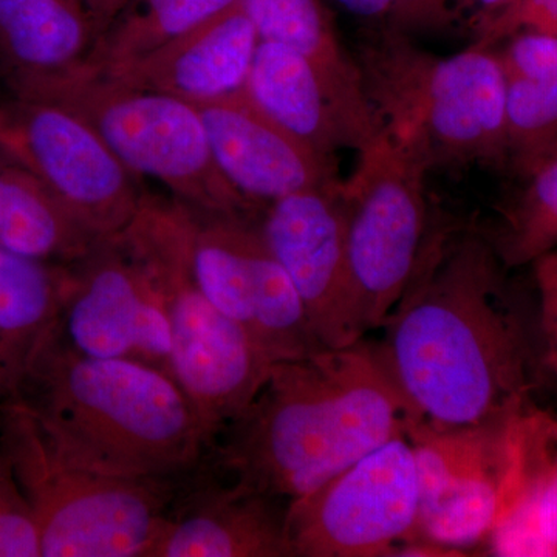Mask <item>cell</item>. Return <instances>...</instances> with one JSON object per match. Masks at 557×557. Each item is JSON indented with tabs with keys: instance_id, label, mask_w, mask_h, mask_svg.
Here are the masks:
<instances>
[{
	"instance_id": "cell-1",
	"label": "cell",
	"mask_w": 557,
	"mask_h": 557,
	"mask_svg": "<svg viewBox=\"0 0 557 557\" xmlns=\"http://www.w3.org/2000/svg\"><path fill=\"white\" fill-rule=\"evenodd\" d=\"M376 350L413 429L511 423L534 410L548 369L527 302L485 231L432 222Z\"/></svg>"
},
{
	"instance_id": "cell-2",
	"label": "cell",
	"mask_w": 557,
	"mask_h": 557,
	"mask_svg": "<svg viewBox=\"0 0 557 557\" xmlns=\"http://www.w3.org/2000/svg\"><path fill=\"white\" fill-rule=\"evenodd\" d=\"M408 429L376 344L361 339L274 362L201 463L242 491L292 502Z\"/></svg>"
},
{
	"instance_id": "cell-3",
	"label": "cell",
	"mask_w": 557,
	"mask_h": 557,
	"mask_svg": "<svg viewBox=\"0 0 557 557\" xmlns=\"http://www.w3.org/2000/svg\"><path fill=\"white\" fill-rule=\"evenodd\" d=\"M14 405L30 418L51 456L98 474L183 478L211 445L170 373L132 359L81 354L58 327Z\"/></svg>"
},
{
	"instance_id": "cell-4",
	"label": "cell",
	"mask_w": 557,
	"mask_h": 557,
	"mask_svg": "<svg viewBox=\"0 0 557 557\" xmlns=\"http://www.w3.org/2000/svg\"><path fill=\"white\" fill-rule=\"evenodd\" d=\"M354 54L381 131L412 143L429 171L508 166L504 72L494 47L471 44L437 57L381 22Z\"/></svg>"
},
{
	"instance_id": "cell-5",
	"label": "cell",
	"mask_w": 557,
	"mask_h": 557,
	"mask_svg": "<svg viewBox=\"0 0 557 557\" xmlns=\"http://www.w3.org/2000/svg\"><path fill=\"white\" fill-rule=\"evenodd\" d=\"M126 228L163 300L172 379L193 403L212 443L252 401L273 362L200 288L190 265L188 214L182 201L146 193Z\"/></svg>"
},
{
	"instance_id": "cell-6",
	"label": "cell",
	"mask_w": 557,
	"mask_h": 557,
	"mask_svg": "<svg viewBox=\"0 0 557 557\" xmlns=\"http://www.w3.org/2000/svg\"><path fill=\"white\" fill-rule=\"evenodd\" d=\"M0 445L30 502L42 557H148L183 479L116 478L62 463L17 405L0 408Z\"/></svg>"
},
{
	"instance_id": "cell-7",
	"label": "cell",
	"mask_w": 557,
	"mask_h": 557,
	"mask_svg": "<svg viewBox=\"0 0 557 557\" xmlns=\"http://www.w3.org/2000/svg\"><path fill=\"white\" fill-rule=\"evenodd\" d=\"M13 95L75 110L127 170L138 178L157 180L182 203L223 214L262 215L220 174L200 110L189 102L84 70Z\"/></svg>"
},
{
	"instance_id": "cell-8",
	"label": "cell",
	"mask_w": 557,
	"mask_h": 557,
	"mask_svg": "<svg viewBox=\"0 0 557 557\" xmlns=\"http://www.w3.org/2000/svg\"><path fill=\"white\" fill-rule=\"evenodd\" d=\"M343 182L348 277L362 335L383 329L416 269L432 220L429 168L416 146L386 132L358 153Z\"/></svg>"
},
{
	"instance_id": "cell-9",
	"label": "cell",
	"mask_w": 557,
	"mask_h": 557,
	"mask_svg": "<svg viewBox=\"0 0 557 557\" xmlns=\"http://www.w3.org/2000/svg\"><path fill=\"white\" fill-rule=\"evenodd\" d=\"M534 412L498 426L409 432L420 480L410 544L456 553L486 544L527 478Z\"/></svg>"
},
{
	"instance_id": "cell-10",
	"label": "cell",
	"mask_w": 557,
	"mask_h": 557,
	"mask_svg": "<svg viewBox=\"0 0 557 557\" xmlns=\"http://www.w3.org/2000/svg\"><path fill=\"white\" fill-rule=\"evenodd\" d=\"M0 157L30 172L97 239L126 228L148 193L89 121L46 98L0 102Z\"/></svg>"
},
{
	"instance_id": "cell-11",
	"label": "cell",
	"mask_w": 557,
	"mask_h": 557,
	"mask_svg": "<svg viewBox=\"0 0 557 557\" xmlns=\"http://www.w3.org/2000/svg\"><path fill=\"white\" fill-rule=\"evenodd\" d=\"M185 207L190 265L209 300L273 364L322 350L292 278L263 237L260 218Z\"/></svg>"
},
{
	"instance_id": "cell-12",
	"label": "cell",
	"mask_w": 557,
	"mask_h": 557,
	"mask_svg": "<svg viewBox=\"0 0 557 557\" xmlns=\"http://www.w3.org/2000/svg\"><path fill=\"white\" fill-rule=\"evenodd\" d=\"M420 480L408 437L391 440L289 502V557L398 555L416 537Z\"/></svg>"
},
{
	"instance_id": "cell-13",
	"label": "cell",
	"mask_w": 557,
	"mask_h": 557,
	"mask_svg": "<svg viewBox=\"0 0 557 557\" xmlns=\"http://www.w3.org/2000/svg\"><path fill=\"white\" fill-rule=\"evenodd\" d=\"M70 270L58 322L65 343L89 357L132 359L171 375L163 300L129 231L98 242Z\"/></svg>"
},
{
	"instance_id": "cell-14",
	"label": "cell",
	"mask_w": 557,
	"mask_h": 557,
	"mask_svg": "<svg viewBox=\"0 0 557 557\" xmlns=\"http://www.w3.org/2000/svg\"><path fill=\"white\" fill-rule=\"evenodd\" d=\"M343 182L292 194L260 215L263 237L292 278L324 348L366 338L355 317L348 277Z\"/></svg>"
},
{
	"instance_id": "cell-15",
	"label": "cell",
	"mask_w": 557,
	"mask_h": 557,
	"mask_svg": "<svg viewBox=\"0 0 557 557\" xmlns=\"http://www.w3.org/2000/svg\"><path fill=\"white\" fill-rule=\"evenodd\" d=\"M197 109L220 174L256 211L292 194L341 182L336 160L270 119L247 89Z\"/></svg>"
},
{
	"instance_id": "cell-16",
	"label": "cell",
	"mask_w": 557,
	"mask_h": 557,
	"mask_svg": "<svg viewBox=\"0 0 557 557\" xmlns=\"http://www.w3.org/2000/svg\"><path fill=\"white\" fill-rule=\"evenodd\" d=\"M288 504L230 485L200 461L148 557H289Z\"/></svg>"
},
{
	"instance_id": "cell-17",
	"label": "cell",
	"mask_w": 557,
	"mask_h": 557,
	"mask_svg": "<svg viewBox=\"0 0 557 557\" xmlns=\"http://www.w3.org/2000/svg\"><path fill=\"white\" fill-rule=\"evenodd\" d=\"M259 44L258 28L239 0L199 27L106 76L201 108L247 89Z\"/></svg>"
},
{
	"instance_id": "cell-18",
	"label": "cell",
	"mask_w": 557,
	"mask_h": 557,
	"mask_svg": "<svg viewBox=\"0 0 557 557\" xmlns=\"http://www.w3.org/2000/svg\"><path fill=\"white\" fill-rule=\"evenodd\" d=\"M260 40H271L309 62L327 91L346 132L361 153L381 138L380 121L366 94L357 58L339 38L332 11L322 0H242Z\"/></svg>"
},
{
	"instance_id": "cell-19",
	"label": "cell",
	"mask_w": 557,
	"mask_h": 557,
	"mask_svg": "<svg viewBox=\"0 0 557 557\" xmlns=\"http://www.w3.org/2000/svg\"><path fill=\"white\" fill-rule=\"evenodd\" d=\"M94 46L86 0H0V61L13 91L79 72Z\"/></svg>"
},
{
	"instance_id": "cell-20",
	"label": "cell",
	"mask_w": 557,
	"mask_h": 557,
	"mask_svg": "<svg viewBox=\"0 0 557 557\" xmlns=\"http://www.w3.org/2000/svg\"><path fill=\"white\" fill-rule=\"evenodd\" d=\"M70 265L0 249V408L14 405L60 322Z\"/></svg>"
},
{
	"instance_id": "cell-21",
	"label": "cell",
	"mask_w": 557,
	"mask_h": 557,
	"mask_svg": "<svg viewBox=\"0 0 557 557\" xmlns=\"http://www.w3.org/2000/svg\"><path fill=\"white\" fill-rule=\"evenodd\" d=\"M502 42L508 168L525 180L557 156V38L519 32Z\"/></svg>"
},
{
	"instance_id": "cell-22",
	"label": "cell",
	"mask_w": 557,
	"mask_h": 557,
	"mask_svg": "<svg viewBox=\"0 0 557 557\" xmlns=\"http://www.w3.org/2000/svg\"><path fill=\"white\" fill-rule=\"evenodd\" d=\"M247 91L270 119L321 156L336 160L341 149H350L317 73L287 47L260 40Z\"/></svg>"
},
{
	"instance_id": "cell-23",
	"label": "cell",
	"mask_w": 557,
	"mask_h": 557,
	"mask_svg": "<svg viewBox=\"0 0 557 557\" xmlns=\"http://www.w3.org/2000/svg\"><path fill=\"white\" fill-rule=\"evenodd\" d=\"M100 240L30 172L0 157V249L72 265Z\"/></svg>"
},
{
	"instance_id": "cell-24",
	"label": "cell",
	"mask_w": 557,
	"mask_h": 557,
	"mask_svg": "<svg viewBox=\"0 0 557 557\" xmlns=\"http://www.w3.org/2000/svg\"><path fill=\"white\" fill-rule=\"evenodd\" d=\"M239 0H129L102 33L84 72H115L199 27Z\"/></svg>"
},
{
	"instance_id": "cell-25",
	"label": "cell",
	"mask_w": 557,
	"mask_h": 557,
	"mask_svg": "<svg viewBox=\"0 0 557 557\" xmlns=\"http://www.w3.org/2000/svg\"><path fill=\"white\" fill-rule=\"evenodd\" d=\"M493 556L557 557V423L542 431L519 493L486 541Z\"/></svg>"
},
{
	"instance_id": "cell-26",
	"label": "cell",
	"mask_w": 557,
	"mask_h": 557,
	"mask_svg": "<svg viewBox=\"0 0 557 557\" xmlns=\"http://www.w3.org/2000/svg\"><path fill=\"white\" fill-rule=\"evenodd\" d=\"M486 233L508 270L531 267L557 249V156L542 164Z\"/></svg>"
},
{
	"instance_id": "cell-27",
	"label": "cell",
	"mask_w": 557,
	"mask_h": 557,
	"mask_svg": "<svg viewBox=\"0 0 557 557\" xmlns=\"http://www.w3.org/2000/svg\"><path fill=\"white\" fill-rule=\"evenodd\" d=\"M515 0H401L384 24L406 33L472 32L474 39Z\"/></svg>"
},
{
	"instance_id": "cell-28",
	"label": "cell",
	"mask_w": 557,
	"mask_h": 557,
	"mask_svg": "<svg viewBox=\"0 0 557 557\" xmlns=\"http://www.w3.org/2000/svg\"><path fill=\"white\" fill-rule=\"evenodd\" d=\"M0 557H40L38 525L16 469L0 445Z\"/></svg>"
},
{
	"instance_id": "cell-29",
	"label": "cell",
	"mask_w": 557,
	"mask_h": 557,
	"mask_svg": "<svg viewBox=\"0 0 557 557\" xmlns=\"http://www.w3.org/2000/svg\"><path fill=\"white\" fill-rule=\"evenodd\" d=\"M531 269L545 359L557 379V249L537 259Z\"/></svg>"
},
{
	"instance_id": "cell-30",
	"label": "cell",
	"mask_w": 557,
	"mask_h": 557,
	"mask_svg": "<svg viewBox=\"0 0 557 557\" xmlns=\"http://www.w3.org/2000/svg\"><path fill=\"white\" fill-rule=\"evenodd\" d=\"M332 2L354 16L362 17L372 24H381L387 21L401 0H332Z\"/></svg>"
},
{
	"instance_id": "cell-31",
	"label": "cell",
	"mask_w": 557,
	"mask_h": 557,
	"mask_svg": "<svg viewBox=\"0 0 557 557\" xmlns=\"http://www.w3.org/2000/svg\"><path fill=\"white\" fill-rule=\"evenodd\" d=\"M129 0H86L87 11L94 27L95 42L98 38L108 30L112 21L115 20L116 14L124 9V5Z\"/></svg>"
}]
</instances>
